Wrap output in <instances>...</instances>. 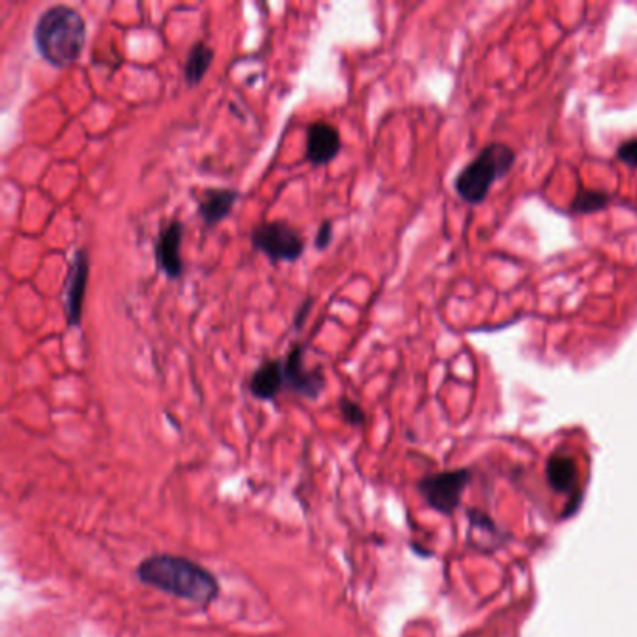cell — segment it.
<instances>
[{
	"instance_id": "obj_1",
	"label": "cell",
	"mask_w": 637,
	"mask_h": 637,
	"mask_svg": "<svg viewBox=\"0 0 637 637\" xmlns=\"http://www.w3.org/2000/svg\"><path fill=\"white\" fill-rule=\"evenodd\" d=\"M135 578L146 587L195 604L200 609H208L221 597V583L214 572L185 556H148L137 565Z\"/></svg>"
},
{
	"instance_id": "obj_2",
	"label": "cell",
	"mask_w": 637,
	"mask_h": 637,
	"mask_svg": "<svg viewBox=\"0 0 637 637\" xmlns=\"http://www.w3.org/2000/svg\"><path fill=\"white\" fill-rule=\"evenodd\" d=\"M32 39L39 56L53 68H70L87 46V23L75 8L56 4L38 17Z\"/></svg>"
},
{
	"instance_id": "obj_3",
	"label": "cell",
	"mask_w": 637,
	"mask_h": 637,
	"mask_svg": "<svg viewBox=\"0 0 637 637\" xmlns=\"http://www.w3.org/2000/svg\"><path fill=\"white\" fill-rule=\"evenodd\" d=\"M514 152L505 144H490L456 178L458 195L470 204L482 202L492 185L513 168Z\"/></svg>"
},
{
	"instance_id": "obj_4",
	"label": "cell",
	"mask_w": 637,
	"mask_h": 637,
	"mask_svg": "<svg viewBox=\"0 0 637 637\" xmlns=\"http://www.w3.org/2000/svg\"><path fill=\"white\" fill-rule=\"evenodd\" d=\"M470 480H471L470 470L439 471L434 475L422 477L417 482V492L432 511L443 516H453L462 501L465 486Z\"/></svg>"
},
{
	"instance_id": "obj_5",
	"label": "cell",
	"mask_w": 637,
	"mask_h": 637,
	"mask_svg": "<svg viewBox=\"0 0 637 637\" xmlns=\"http://www.w3.org/2000/svg\"><path fill=\"white\" fill-rule=\"evenodd\" d=\"M251 243L273 262H295L305 251L302 234L283 221L259 225L251 234Z\"/></svg>"
},
{
	"instance_id": "obj_6",
	"label": "cell",
	"mask_w": 637,
	"mask_h": 637,
	"mask_svg": "<svg viewBox=\"0 0 637 637\" xmlns=\"http://www.w3.org/2000/svg\"><path fill=\"white\" fill-rule=\"evenodd\" d=\"M285 365V386L290 393L300 395L307 400H318L326 389V374L320 367L309 369L305 365V346L295 344L286 359Z\"/></svg>"
},
{
	"instance_id": "obj_7",
	"label": "cell",
	"mask_w": 637,
	"mask_h": 637,
	"mask_svg": "<svg viewBox=\"0 0 637 637\" xmlns=\"http://www.w3.org/2000/svg\"><path fill=\"white\" fill-rule=\"evenodd\" d=\"M87 283H89V254L82 249H79L70 268V275L66 281V295H64V310H66L68 324L72 327L81 326Z\"/></svg>"
},
{
	"instance_id": "obj_8",
	"label": "cell",
	"mask_w": 637,
	"mask_h": 637,
	"mask_svg": "<svg viewBox=\"0 0 637 637\" xmlns=\"http://www.w3.org/2000/svg\"><path fill=\"white\" fill-rule=\"evenodd\" d=\"M182 240H183V225L180 221H171L161 228L157 242H156V260L161 273L168 279H180L183 273L182 262Z\"/></svg>"
},
{
	"instance_id": "obj_9",
	"label": "cell",
	"mask_w": 637,
	"mask_h": 637,
	"mask_svg": "<svg viewBox=\"0 0 637 637\" xmlns=\"http://www.w3.org/2000/svg\"><path fill=\"white\" fill-rule=\"evenodd\" d=\"M341 133L329 122H314L307 130V159L310 165H326L341 152Z\"/></svg>"
},
{
	"instance_id": "obj_10",
	"label": "cell",
	"mask_w": 637,
	"mask_h": 637,
	"mask_svg": "<svg viewBox=\"0 0 637 637\" xmlns=\"http://www.w3.org/2000/svg\"><path fill=\"white\" fill-rule=\"evenodd\" d=\"M283 389H286L283 361H264V363L252 372L249 381L251 395L262 402L275 400Z\"/></svg>"
},
{
	"instance_id": "obj_11",
	"label": "cell",
	"mask_w": 637,
	"mask_h": 637,
	"mask_svg": "<svg viewBox=\"0 0 637 637\" xmlns=\"http://www.w3.org/2000/svg\"><path fill=\"white\" fill-rule=\"evenodd\" d=\"M546 479L554 492L574 496L578 490L576 460L568 454H561V453L551 454L546 463Z\"/></svg>"
},
{
	"instance_id": "obj_12",
	"label": "cell",
	"mask_w": 637,
	"mask_h": 637,
	"mask_svg": "<svg viewBox=\"0 0 637 637\" xmlns=\"http://www.w3.org/2000/svg\"><path fill=\"white\" fill-rule=\"evenodd\" d=\"M238 199L240 193L234 189H209L199 202V214L208 226H216L230 214Z\"/></svg>"
},
{
	"instance_id": "obj_13",
	"label": "cell",
	"mask_w": 637,
	"mask_h": 637,
	"mask_svg": "<svg viewBox=\"0 0 637 637\" xmlns=\"http://www.w3.org/2000/svg\"><path fill=\"white\" fill-rule=\"evenodd\" d=\"M211 62H214V49L208 47L202 41L191 47L187 60H185V81L189 87H197V84L206 77Z\"/></svg>"
},
{
	"instance_id": "obj_14",
	"label": "cell",
	"mask_w": 637,
	"mask_h": 637,
	"mask_svg": "<svg viewBox=\"0 0 637 637\" xmlns=\"http://www.w3.org/2000/svg\"><path fill=\"white\" fill-rule=\"evenodd\" d=\"M609 197L602 191H582L572 202V211L576 214H590V211H599L607 204Z\"/></svg>"
},
{
	"instance_id": "obj_15",
	"label": "cell",
	"mask_w": 637,
	"mask_h": 637,
	"mask_svg": "<svg viewBox=\"0 0 637 637\" xmlns=\"http://www.w3.org/2000/svg\"><path fill=\"white\" fill-rule=\"evenodd\" d=\"M338 412H341L343 419L350 427H365L367 424V413L361 408L357 402L350 400L348 396H343L338 400Z\"/></svg>"
},
{
	"instance_id": "obj_16",
	"label": "cell",
	"mask_w": 637,
	"mask_h": 637,
	"mask_svg": "<svg viewBox=\"0 0 637 637\" xmlns=\"http://www.w3.org/2000/svg\"><path fill=\"white\" fill-rule=\"evenodd\" d=\"M331 238H333V223L331 221H324L320 225V228H318L316 232V240H314V245L318 251H326L331 243Z\"/></svg>"
},
{
	"instance_id": "obj_17",
	"label": "cell",
	"mask_w": 637,
	"mask_h": 637,
	"mask_svg": "<svg viewBox=\"0 0 637 637\" xmlns=\"http://www.w3.org/2000/svg\"><path fill=\"white\" fill-rule=\"evenodd\" d=\"M617 156L626 165L637 166V139H632V140H626L624 144H621Z\"/></svg>"
},
{
	"instance_id": "obj_18",
	"label": "cell",
	"mask_w": 637,
	"mask_h": 637,
	"mask_svg": "<svg viewBox=\"0 0 637 637\" xmlns=\"http://www.w3.org/2000/svg\"><path fill=\"white\" fill-rule=\"evenodd\" d=\"M310 307H312V300H307V302L302 305V309L297 310V316H295V327H297V329L303 327V324H305V320H307V316H309V309H310Z\"/></svg>"
}]
</instances>
